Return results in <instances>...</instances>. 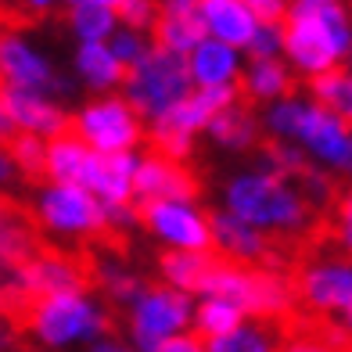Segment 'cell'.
<instances>
[{
	"label": "cell",
	"instance_id": "40",
	"mask_svg": "<svg viewBox=\"0 0 352 352\" xmlns=\"http://www.w3.org/2000/svg\"><path fill=\"white\" fill-rule=\"evenodd\" d=\"M155 352H205V342L198 338V334L184 331V334H173V338H166Z\"/></svg>",
	"mask_w": 352,
	"mask_h": 352
},
{
	"label": "cell",
	"instance_id": "30",
	"mask_svg": "<svg viewBox=\"0 0 352 352\" xmlns=\"http://www.w3.org/2000/svg\"><path fill=\"white\" fill-rule=\"evenodd\" d=\"M280 352H349V327L331 324V320H316L313 327L284 331Z\"/></svg>",
	"mask_w": 352,
	"mask_h": 352
},
{
	"label": "cell",
	"instance_id": "8",
	"mask_svg": "<svg viewBox=\"0 0 352 352\" xmlns=\"http://www.w3.org/2000/svg\"><path fill=\"white\" fill-rule=\"evenodd\" d=\"M33 219L54 241H94L108 234L104 205L79 184L43 180L33 195Z\"/></svg>",
	"mask_w": 352,
	"mask_h": 352
},
{
	"label": "cell",
	"instance_id": "34",
	"mask_svg": "<svg viewBox=\"0 0 352 352\" xmlns=\"http://www.w3.org/2000/svg\"><path fill=\"white\" fill-rule=\"evenodd\" d=\"M155 11H158L155 0H122L119 11H116V19H119L122 29H133V33L148 36L151 25H155Z\"/></svg>",
	"mask_w": 352,
	"mask_h": 352
},
{
	"label": "cell",
	"instance_id": "27",
	"mask_svg": "<svg viewBox=\"0 0 352 352\" xmlns=\"http://www.w3.org/2000/svg\"><path fill=\"white\" fill-rule=\"evenodd\" d=\"M284 327L266 324V320H245L230 334L205 342V352H280Z\"/></svg>",
	"mask_w": 352,
	"mask_h": 352
},
{
	"label": "cell",
	"instance_id": "6",
	"mask_svg": "<svg viewBox=\"0 0 352 352\" xmlns=\"http://www.w3.org/2000/svg\"><path fill=\"white\" fill-rule=\"evenodd\" d=\"M119 94L126 98L140 122L148 126L158 116H166L173 104H180L190 94V79H187V65L180 54H169L162 47H148L133 65H126L122 87Z\"/></svg>",
	"mask_w": 352,
	"mask_h": 352
},
{
	"label": "cell",
	"instance_id": "46",
	"mask_svg": "<svg viewBox=\"0 0 352 352\" xmlns=\"http://www.w3.org/2000/svg\"><path fill=\"white\" fill-rule=\"evenodd\" d=\"M8 280H11V270H4V266H0V292L8 287Z\"/></svg>",
	"mask_w": 352,
	"mask_h": 352
},
{
	"label": "cell",
	"instance_id": "36",
	"mask_svg": "<svg viewBox=\"0 0 352 352\" xmlns=\"http://www.w3.org/2000/svg\"><path fill=\"white\" fill-rule=\"evenodd\" d=\"M280 43H284L280 22H259V29L245 47V58H280Z\"/></svg>",
	"mask_w": 352,
	"mask_h": 352
},
{
	"label": "cell",
	"instance_id": "20",
	"mask_svg": "<svg viewBox=\"0 0 352 352\" xmlns=\"http://www.w3.org/2000/svg\"><path fill=\"white\" fill-rule=\"evenodd\" d=\"M287 94H295V72L284 58H245L241 79H237V98L245 104H274Z\"/></svg>",
	"mask_w": 352,
	"mask_h": 352
},
{
	"label": "cell",
	"instance_id": "3",
	"mask_svg": "<svg viewBox=\"0 0 352 352\" xmlns=\"http://www.w3.org/2000/svg\"><path fill=\"white\" fill-rule=\"evenodd\" d=\"M259 126L270 140L295 144L306 162L320 173L349 176L352 169V126L349 119L313 104L302 94H287L263 108Z\"/></svg>",
	"mask_w": 352,
	"mask_h": 352
},
{
	"label": "cell",
	"instance_id": "28",
	"mask_svg": "<svg viewBox=\"0 0 352 352\" xmlns=\"http://www.w3.org/2000/svg\"><path fill=\"white\" fill-rule=\"evenodd\" d=\"M90 277H94V292H101V298L108 302V306H122V309L130 306V302L140 295V287L148 284L137 270H130L119 259H101L90 270Z\"/></svg>",
	"mask_w": 352,
	"mask_h": 352
},
{
	"label": "cell",
	"instance_id": "18",
	"mask_svg": "<svg viewBox=\"0 0 352 352\" xmlns=\"http://www.w3.org/2000/svg\"><path fill=\"white\" fill-rule=\"evenodd\" d=\"M140 151H119V155H90L83 184L104 209L111 205H133V173H137Z\"/></svg>",
	"mask_w": 352,
	"mask_h": 352
},
{
	"label": "cell",
	"instance_id": "11",
	"mask_svg": "<svg viewBox=\"0 0 352 352\" xmlns=\"http://www.w3.org/2000/svg\"><path fill=\"white\" fill-rule=\"evenodd\" d=\"M0 87L36 90L54 101H65L72 94V79L58 72L54 58L25 29H0Z\"/></svg>",
	"mask_w": 352,
	"mask_h": 352
},
{
	"label": "cell",
	"instance_id": "12",
	"mask_svg": "<svg viewBox=\"0 0 352 352\" xmlns=\"http://www.w3.org/2000/svg\"><path fill=\"white\" fill-rule=\"evenodd\" d=\"M137 219L162 252H212L209 209L198 198H162L137 205Z\"/></svg>",
	"mask_w": 352,
	"mask_h": 352
},
{
	"label": "cell",
	"instance_id": "44",
	"mask_svg": "<svg viewBox=\"0 0 352 352\" xmlns=\"http://www.w3.org/2000/svg\"><path fill=\"white\" fill-rule=\"evenodd\" d=\"M65 8H76V4H90V8H108V11H119L122 0H61Z\"/></svg>",
	"mask_w": 352,
	"mask_h": 352
},
{
	"label": "cell",
	"instance_id": "26",
	"mask_svg": "<svg viewBox=\"0 0 352 352\" xmlns=\"http://www.w3.org/2000/svg\"><path fill=\"white\" fill-rule=\"evenodd\" d=\"M245 313L234 306V302L219 298V295H198L195 309H190V334H198L201 342H212L230 334L237 324H245Z\"/></svg>",
	"mask_w": 352,
	"mask_h": 352
},
{
	"label": "cell",
	"instance_id": "15",
	"mask_svg": "<svg viewBox=\"0 0 352 352\" xmlns=\"http://www.w3.org/2000/svg\"><path fill=\"white\" fill-rule=\"evenodd\" d=\"M212 255L234 266H274V241L230 212H209Z\"/></svg>",
	"mask_w": 352,
	"mask_h": 352
},
{
	"label": "cell",
	"instance_id": "29",
	"mask_svg": "<svg viewBox=\"0 0 352 352\" xmlns=\"http://www.w3.org/2000/svg\"><path fill=\"white\" fill-rule=\"evenodd\" d=\"M306 98L320 108L334 111V116L349 119L352 116V72L349 65H338V69H327L313 79H306Z\"/></svg>",
	"mask_w": 352,
	"mask_h": 352
},
{
	"label": "cell",
	"instance_id": "10",
	"mask_svg": "<svg viewBox=\"0 0 352 352\" xmlns=\"http://www.w3.org/2000/svg\"><path fill=\"white\" fill-rule=\"evenodd\" d=\"M190 309H195L190 295L176 292L162 280H151L126 306V338L137 352H155L173 334L190 331Z\"/></svg>",
	"mask_w": 352,
	"mask_h": 352
},
{
	"label": "cell",
	"instance_id": "35",
	"mask_svg": "<svg viewBox=\"0 0 352 352\" xmlns=\"http://www.w3.org/2000/svg\"><path fill=\"white\" fill-rule=\"evenodd\" d=\"M148 47H151L148 36H144V33H133V29H122V25L108 36V51L116 54L119 65H133V61H137L144 51H148Z\"/></svg>",
	"mask_w": 352,
	"mask_h": 352
},
{
	"label": "cell",
	"instance_id": "37",
	"mask_svg": "<svg viewBox=\"0 0 352 352\" xmlns=\"http://www.w3.org/2000/svg\"><path fill=\"white\" fill-rule=\"evenodd\" d=\"M104 223H108V230H119V234L140 227L137 205H111V209H104Z\"/></svg>",
	"mask_w": 352,
	"mask_h": 352
},
{
	"label": "cell",
	"instance_id": "7",
	"mask_svg": "<svg viewBox=\"0 0 352 352\" xmlns=\"http://www.w3.org/2000/svg\"><path fill=\"white\" fill-rule=\"evenodd\" d=\"M241 101L237 87H212V90H190L180 104H173L166 116H158L155 122L144 126V140L151 144V151L187 162L195 155V144L205 133V126L216 111H223L227 104Z\"/></svg>",
	"mask_w": 352,
	"mask_h": 352
},
{
	"label": "cell",
	"instance_id": "23",
	"mask_svg": "<svg viewBox=\"0 0 352 352\" xmlns=\"http://www.w3.org/2000/svg\"><path fill=\"white\" fill-rule=\"evenodd\" d=\"M126 65H119L116 54L108 51V43H76L72 51V79L79 87H87L94 98L98 94H119Z\"/></svg>",
	"mask_w": 352,
	"mask_h": 352
},
{
	"label": "cell",
	"instance_id": "42",
	"mask_svg": "<svg viewBox=\"0 0 352 352\" xmlns=\"http://www.w3.org/2000/svg\"><path fill=\"white\" fill-rule=\"evenodd\" d=\"M58 4H61V0H19V8L25 14H51Z\"/></svg>",
	"mask_w": 352,
	"mask_h": 352
},
{
	"label": "cell",
	"instance_id": "24",
	"mask_svg": "<svg viewBox=\"0 0 352 352\" xmlns=\"http://www.w3.org/2000/svg\"><path fill=\"white\" fill-rule=\"evenodd\" d=\"M90 148L76 133H58L43 148V180L51 184H83V173L90 162Z\"/></svg>",
	"mask_w": 352,
	"mask_h": 352
},
{
	"label": "cell",
	"instance_id": "14",
	"mask_svg": "<svg viewBox=\"0 0 352 352\" xmlns=\"http://www.w3.org/2000/svg\"><path fill=\"white\" fill-rule=\"evenodd\" d=\"M162 198H198V176L187 162H176L158 151H144L133 173V205Z\"/></svg>",
	"mask_w": 352,
	"mask_h": 352
},
{
	"label": "cell",
	"instance_id": "9",
	"mask_svg": "<svg viewBox=\"0 0 352 352\" xmlns=\"http://www.w3.org/2000/svg\"><path fill=\"white\" fill-rule=\"evenodd\" d=\"M69 133H76L94 155H119L144 144V122L122 94H98L69 111Z\"/></svg>",
	"mask_w": 352,
	"mask_h": 352
},
{
	"label": "cell",
	"instance_id": "21",
	"mask_svg": "<svg viewBox=\"0 0 352 352\" xmlns=\"http://www.w3.org/2000/svg\"><path fill=\"white\" fill-rule=\"evenodd\" d=\"M198 19H201V33L209 40L237 47V51H245L252 33L259 29V19L241 0H198Z\"/></svg>",
	"mask_w": 352,
	"mask_h": 352
},
{
	"label": "cell",
	"instance_id": "16",
	"mask_svg": "<svg viewBox=\"0 0 352 352\" xmlns=\"http://www.w3.org/2000/svg\"><path fill=\"white\" fill-rule=\"evenodd\" d=\"M0 101L8 108L11 130L14 133H29L40 140H51L58 133L69 130V111L61 101L47 98V94L36 90H4L0 87Z\"/></svg>",
	"mask_w": 352,
	"mask_h": 352
},
{
	"label": "cell",
	"instance_id": "17",
	"mask_svg": "<svg viewBox=\"0 0 352 352\" xmlns=\"http://www.w3.org/2000/svg\"><path fill=\"white\" fill-rule=\"evenodd\" d=\"M190 90H212V87H237L245 69V51L227 47L219 40H198L190 51L184 54Z\"/></svg>",
	"mask_w": 352,
	"mask_h": 352
},
{
	"label": "cell",
	"instance_id": "47",
	"mask_svg": "<svg viewBox=\"0 0 352 352\" xmlns=\"http://www.w3.org/2000/svg\"><path fill=\"white\" fill-rule=\"evenodd\" d=\"M14 352H25V349H14Z\"/></svg>",
	"mask_w": 352,
	"mask_h": 352
},
{
	"label": "cell",
	"instance_id": "25",
	"mask_svg": "<svg viewBox=\"0 0 352 352\" xmlns=\"http://www.w3.org/2000/svg\"><path fill=\"white\" fill-rule=\"evenodd\" d=\"M216 266L212 252H162L158 259V280L184 292L190 298H198L205 292V277Z\"/></svg>",
	"mask_w": 352,
	"mask_h": 352
},
{
	"label": "cell",
	"instance_id": "19",
	"mask_svg": "<svg viewBox=\"0 0 352 352\" xmlns=\"http://www.w3.org/2000/svg\"><path fill=\"white\" fill-rule=\"evenodd\" d=\"M155 4H158L155 25H151L155 47L184 58L198 40H205L201 19H198V0H155Z\"/></svg>",
	"mask_w": 352,
	"mask_h": 352
},
{
	"label": "cell",
	"instance_id": "31",
	"mask_svg": "<svg viewBox=\"0 0 352 352\" xmlns=\"http://www.w3.org/2000/svg\"><path fill=\"white\" fill-rule=\"evenodd\" d=\"M65 25L76 36V43H108V36L119 29V19L108 8L76 4V8H65Z\"/></svg>",
	"mask_w": 352,
	"mask_h": 352
},
{
	"label": "cell",
	"instance_id": "13",
	"mask_svg": "<svg viewBox=\"0 0 352 352\" xmlns=\"http://www.w3.org/2000/svg\"><path fill=\"white\" fill-rule=\"evenodd\" d=\"M295 306L324 316L331 324H345L352 316V263L345 255H316L292 280Z\"/></svg>",
	"mask_w": 352,
	"mask_h": 352
},
{
	"label": "cell",
	"instance_id": "32",
	"mask_svg": "<svg viewBox=\"0 0 352 352\" xmlns=\"http://www.w3.org/2000/svg\"><path fill=\"white\" fill-rule=\"evenodd\" d=\"M263 169H274L280 176H287V180H302L313 166L306 162V155H302L295 144H280V140H270L263 144Z\"/></svg>",
	"mask_w": 352,
	"mask_h": 352
},
{
	"label": "cell",
	"instance_id": "45",
	"mask_svg": "<svg viewBox=\"0 0 352 352\" xmlns=\"http://www.w3.org/2000/svg\"><path fill=\"white\" fill-rule=\"evenodd\" d=\"M11 119H8V108H4V101H0V144H8L11 140Z\"/></svg>",
	"mask_w": 352,
	"mask_h": 352
},
{
	"label": "cell",
	"instance_id": "33",
	"mask_svg": "<svg viewBox=\"0 0 352 352\" xmlns=\"http://www.w3.org/2000/svg\"><path fill=\"white\" fill-rule=\"evenodd\" d=\"M8 155L14 158L22 176H43V148L47 140L40 137H29V133H11V140L4 144Z\"/></svg>",
	"mask_w": 352,
	"mask_h": 352
},
{
	"label": "cell",
	"instance_id": "4",
	"mask_svg": "<svg viewBox=\"0 0 352 352\" xmlns=\"http://www.w3.org/2000/svg\"><path fill=\"white\" fill-rule=\"evenodd\" d=\"M280 29V58L295 79H313L349 61L352 22L345 0H287Z\"/></svg>",
	"mask_w": 352,
	"mask_h": 352
},
{
	"label": "cell",
	"instance_id": "38",
	"mask_svg": "<svg viewBox=\"0 0 352 352\" xmlns=\"http://www.w3.org/2000/svg\"><path fill=\"white\" fill-rule=\"evenodd\" d=\"M22 180H25V176L19 173V166H14V158L8 155V148L0 144V198H4V195H11V190L19 187Z\"/></svg>",
	"mask_w": 352,
	"mask_h": 352
},
{
	"label": "cell",
	"instance_id": "43",
	"mask_svg": "<svg viewBox=\"0 0 352 352\" xmlns=\"http://www.w3.org/2000/svg\"><path fill=\"white\" fill-rule=\"evenodd\" d=\"M352 209H349V205H345V209L338 212V237H342V241H345V248H349V241H352Z\"/></svg>",
	"mask_w": 352,
	"mask_h": 352
},
{
	"label": "cell",
	"instance_id": "39",
	"mask_svg": "<svg viewBox=\"0 0 352 352\" xmlns=\"http://www.w3.org/2000/svg\"><path fill=\"white\" fill-rule=\"evenodd\" d=\"M245 8H252V14L259 22H280L287 11V0H241Z\"/></svg>",
	"mask_w": 352,
	"mask_h": 352
},
{
	"label": "cell",
	"instance_id": "41",
	"mask_svg": "<svg viewBox=\"0 0 352 352\" xmlns=\"http://www.w3.org/2000/svg\"><path fill=\"white\" fill-rule=\"evenodd\" d=\"M14 349H19V331H14L8 313H0V352H14Z\"/></svg>",
	"mask_w": 352,
	"mask_h": 352
},
{
	"label": "cell",
	"instance_id": "22",
	"mask_svg": "<svg viewBox=\"0 0 352 352\" xmlns=\"http://www.w3.org/2000/svg\"><path fill=\"white\" fill-rule=\"evenodd\" d=\"M201 137H209L219 151L245 155V151H252L255 144L263 140L259 111H255L252 104H245V101H234V104H227L223 111H216V116L209 119V126H205Z\"/></svg>",
	"mask_w": 352,
	"mask_h": 352
},
{
	"label": "cell",
	"instance_id": "2",
	"mask_svg": "<svg viewBox=\"0 0 352 352\" xmlns=\"http://www.w3.org/2000/svg\"><path fill=\"white\" fill-rule=\"evenodd\" d=\"M11 324L40 352H65L72 345H94L108 338L116 320H111L108 302L90 284H83V287H69V292L29 298L11 316Z\"/></svg>",
	"mask_w": 352,
	"mask_h": 352
},
{
	"label": "cell",
	"instance_id": "1",
	"mask_svg": "<svg viewBox=\"0 0 352 352\" xmlns=\"http://www.w3.org/2000/svg\"><path fill=\"white\" fill-rule=\"evenodd\" d=\"M223 212L237 216L252 230L277 241V237L306 234L313 227L316 205L306 198L298 180H287L263 166H248L223 184Z\"/></svg>",
	"mask_w": 352,
	"mask_h": 352
},
{
	"label": "cell",
	"instance_id": "5",
	"mask_svg": "<svg viewBox=\"0 0 352 352\" xmlns=\"http://www.w3.org/2000/svg\"><path fill=\"white\" fill-rule=\"evenodd\" d=\"M201 295H219L234 302L248 320H266V324H280V327L295 313L292 280L274 266H234L216 259V266L205 277Z\"/></svg>",
	"mask_w": 352,
	"mask_h": 352
}]
</instances>
